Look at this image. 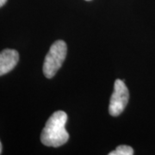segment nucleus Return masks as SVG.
Listing matches in <instances>:
<instances>
[{"label": "nucleus", "mask_w": 155, "mask_h": 155, "mask_svg": "<svg viewBox=\"0 0 155 155\" xmlns=\"http://www.w3.org/2000/svg\"><path fill=\"white\" fill-rule=\"evenodd\" d=\"M67 115L66 112L59 110L54 112L46 122L41 134V143L47 147H58L69 140V134L66 129Z\"/></svg>", "instance_id": "nucleus-1"}, {"label": "nucleus", "mask_w": 155, "mask_h": 155, "mask_svg": "<svg viewBox=\"0 0 155 155\" xmlns=\"http://www.w3.org/2000/svg\"><path fill=\"white\" fill-rule=\"evenodd\" d=\"M67 46L64 41H56L50 48L43 63V73L48 78H53L58 72L66 59Z\"/></svg>", "instance_id": "nucleus-2"}, {"label": "nucleus", "mask_w": 155, "mask_h": 155, "mask_svg": "<svg viewBox=\"0 0 155 155\" xmlns=\"http://www.w3.org/2000/svg\"><path fill=\"white\" fill-rule=\"evenodd\" d=\"M129 98V92L124 81L116 79L114 84V91L112 93L109 106V112L112 116L121 115L125 110Z\"/></svg>", "instance_id": "nucleus-3"}, {"label": "nucleus", "mask_w": 155, "mask_h": 155, "mask_svg": "<svg viewBox=\"0 0 155 155\" xmlns=\"http://www.w3.org/2000/svg\"><path fill=\"white\" fill-rule=\"evenodd\" d=\"M19 61V54L17 50H3L0 53V76L10 72L17 66Z\"/></svg>", "instance_id": "nucleus-4"}, {"label": "nucleus", "mask_w": 155, "mask_h": 155, "mask_svg": "<svg viewBox=\"0 0 155 155\" xmlns=\"http://www.w3.org/2000/svg\"><path fill=\"white\" fill-rule=\"evenodd\" d=\"M134 150L131 147L127 145H121L117 147L116 150L111 151L109 155H133Z\"/></svg>", "instance_id": "nucleus-5"}, {"label": "nucleus", "mask_w": 155, "mask_h": 155, "mask_svg": "<svg viewBox=\"0 0 155 155\" xmlns=\"http://www.w3.org/2000/svg\"><path fill=\"white\" fill-rule=\"evenodd\" d=\"M6 2H7V0H0V8L2 7V6H4L6 4Z\"/></svg>", "instance_id": "nucleus-6"}, {"label": "nucleus", "mask_w": 155, "mask_h": 155, "mask_svg": "<svg viewBox=\"0 0 155 155\" xmlns=\"http://www.w3.org/2000/svg\"><path fill=\"white\" fill-rule=\"evenodd\" d=\"M2 153V144H1V141H0V154Z\"/></svg>", "instance_id": "nucleus-7"}, {"label": "nucleus", "mask_w": 155, "mask_h": 155, "mask_svg": "<svg viewBox=\"0 0 155 155\" xmlns=\"http://www.w3.org/2000/svg\"><path fill=\"white\" fill-rule=\"evenodd\" d=\"M86 1H90V0H86Z\"/></svg>", "instance_id": "nucleus-8"}]
</instances>
